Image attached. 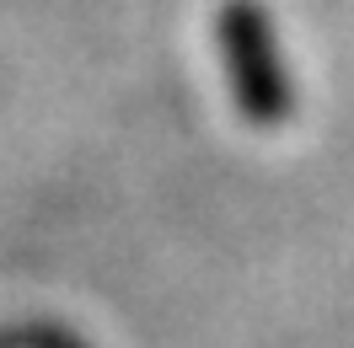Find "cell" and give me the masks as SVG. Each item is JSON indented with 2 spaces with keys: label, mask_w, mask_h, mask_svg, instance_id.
I'll list each match as a JSON object with an SVG mask.
<instances>
[{
  "label": "cell",
  "mask_w": 354,
  "mask_h": 348,
  "mask_svg": "<svg viewBox=\"0 0 354 348\" xmlns=\"http://www.w3.org/2000/svg\"><path fill=\"white\" fill-rule=\"evenodd\" d=\"M225 48H231V75L252 118H285V81L274 70V48H268V27L252 6H231L225 11Z\"/></svg>",
  "instance_id": "6da1fadb"
}]
</instances>
